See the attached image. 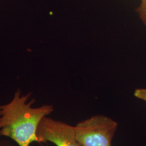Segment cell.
<instances>
[{
    "label": "cell",
    "instance_id": "obj_3",
    "mask_svg": "<svg viewBox=\"0 0 146 146\" xmlns=\"http://www.w3.org/2000/svg\"><path fill=\"white\" fill-rule=\"evenodd\" d=\"M38 143L51 142L56 146H82L76 140L75 126L46 116L37 130Z\"/></svg>",
    "mask_w": 146,
    "mask_h": 146
},
{
    "label": "cell",
    "instance_id": "obj_2",
    "mask_svg": "<svg viewBox=\"0 0 146 146\" xmlns=\"http://www.w3.org/2000/svg\"><path fill=\"white\" fill-rule=\"evenodd\" d=\"M117 127V122L108 116L94 115L75 126L76 138L82 146H111Z\"/></svg>",
    "mask_w": 146,
    "mask_h": 146
},
{
    "label": "cell",
    "instance_id": "obj_1",
    "mask_svg": "<svg viewBox=\"0 0 146 146\" xmlns=\"http://www.w3.org/2000/svg\"><path fill=\"white\" fill-rule=\"evenodd\" d=\"M31 93L22 95L18 89L8 104L0 105V136L11 139L19 146L38 142L37 130L42 119L54 111L51 104L33 107Z\"/></svg>",
    "mask_w": 146,
    "mask_h": 146
},
{
    "label": "cell",
    "instance_id": "obj_4",
    "mask_svg": "<svg viewBox=\"0 0 146 146\" xmlns=\"http://www.w3.org/2000/svg\"><path fill=\"white\" fill-rule=\"evenodd\" d=\"M141 1V4L136 9V11L144 25L146 26V0Z\"/></svg>",
    "mask_w": 146,
    "mask_h": 146
},
{
    "label": "cell",
    "instance_id": "obj_5",
    "mask_svg": "<svg viewBox=\"0 0 146 146\" xmlns=\"http://www.w3.org/2000/svg\"><path fill=\"white\" fill-rule=\"evenodd\" d=\"M134 96L136 98L146 102V88L136 89Z\"/></svg>",
    "mask_w": 146,
    "mask_h": 146
},
{
    "label": "cell",
    "instance_id": "obj_6",
    "mask_svg": "<svg viewBox=\"0 0 146 146\" xmlns=\"http://www.w3.org/2000/svg\"><path fill=\"white\" fill-rule=\"evenodd\" d=\"M0 146H19L16 143L5 140H0Z\"/></svg>",
    "mask_w": 146,
    "mask_h": 146
}]
</instances>
